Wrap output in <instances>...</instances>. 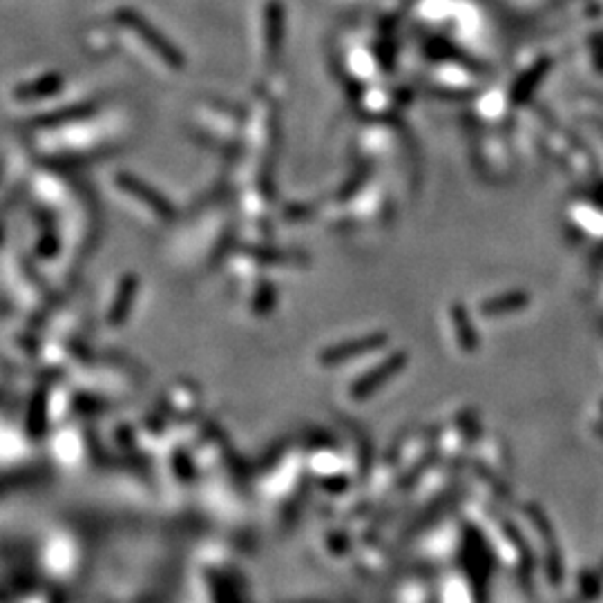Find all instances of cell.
<instances>
[{"mask_svg": "<svg viewBox=\"0 0 603 603\" xmlns=\"http://www.w3.org/2000/svg\"><path fill=\"white\" fill-rule=\"evenodd\" d=\"M121 18H123V21H128V25H132L134 30H137L139 34H142L143 39L148 41V43H151V48L157 51V54H161V59H166L168 63L175 65V68H181V65H184V60H181V54H177V50L170 48V45H168L166 41H163L161 36H159L157 32L152 30V27H148L146 23L142 21V18L132 16V14H123Z\"/></svg>", "mask_w": 603, "mask_h": 603, "instance_id": "obj_5", "label": "cell"}, {"mask_svg": "<svg viewBox=\"0 0 603 603\" xmlns=\"http://www.w3.org/2000/svg\"><path fill=\"white\" fill-rule=\"evenodd\" d=\"M385 344L387 333H367L362 338H353L343 344H333V347L324 349L320 353V364H324V367H338V364L349 362V360L358 358V355L376 352V349L385 347Z\"/></svg>", "mask_w": 603, "mask_h": 603, "instance_id": "obj_2", "label": "cell"}, {"mask_svg": "<svg viewBox=\"0 0 603 603\" xmlns=\"http://www.w3.org/2000/svg\"><path fill=\"white\" fill-rule=\"evenodd\" d=\"M59 87H60V78L50 77V78H43V81H39V83H30V86L16 87V99L32 101V99H39V96H50L51 92H56Z\"/></svg>", "mask_w": 603, "mask_h": 603, "instance_id": "obj_6", "label": "cell"}, {"mask_svg": "<svg viewBox=\"0 0 603 603\" xmlns=\"http://www.w3.org/2000/svg\"><path fill=\"white\" fill-rule=\"evenodd\" d=\"M116 186L121 190H125V193L132 195V197H137L142 204H146L148 208L154 210V213L161 215V217H172L175 215V208H172L170 201L163 197L157 188H152L151 184H146L139 177L130 175V172H119L116 175Z\"/></svg>", "mask_w": 603, "mask_h": 603, "instance_id": "obj_3", "label": "cell"}, {"mask_svg": "<svg viewBox=\"0 0 603 603\" xmlns=\"http://www.w3.org/2000/svg\"><path fill=\"white\" fill-rule=\"evenodd\" d=\"M137 287H139V279L134 273H128L119 282L116 296H114V300H112V308H110V313H107V322H110L112 326H119L128 320L134 296H137Z\"/></svg>", "mask_w": 603, "mask_h": 603, "instance_id": "obj_4", "label": "cell"}, {"mask_svg": "<svg viewBox=\"0 0 603 603\" xmlns=\"http://www.w3.org/2000/svg\"><path fill=\"white\" fill-rule=\"evenodd\" d=\"M83 114H87V107H77V110H63V114H51L50 119H43V121H39V123H43V125L60 123V121L77 119V116H83Z\"/></svg>", "mask_w": 603, "mask_h": 603, "instance_id": "obj_7", "label": "cell"}, {"mask_svg": "<svg viewBox=\"0 0 603 603\" xmlns=\"http://www.w3.org/2000/svg\"><path fill=\"white\" fill-rule=\"evenodd\" d=\"M407 364V353L405 352H398L394 355H389L387 360H382L378 367L369 369L364 376H360L358 380L352 385V398L353 400H364L369 398L371 394H376V391H380L382 387L387 385V382L391 380V378H396L398 373L405 369Z\"/></svg>", "mask_w": 603, "mask_h": 603, "instance_id": "obj_1", "label": "cell"}]
</instances>
